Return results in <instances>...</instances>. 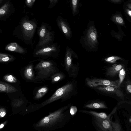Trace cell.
<instances>
[{
	"instance_id": "6da1fadb",
	"label": "cell",
	"mask_w": 131,
	"mask_h": 131,
	"mask_svg": "<svg viewBox=\"0 0 131 131\" xmlns=\"http://www.w3.org/2000/svg\"><path fill=\"white\" fill-rule=\"evenodd\" d=\"M69 106V105L64 106L51 113L36 124L35 126L39 128H50L61 122L65 117L64 111Z\"/></svg>"
},
{
	"instance_id": "7a4b0ae2",
	"label": "cell",
	"mask_w": 131,
	"mask_h": 131,
	"mask_svg": "<svg viewBox=\"0 0 131 131\" xmlns=\"http://www.w3.org/2000/svg\"><path fill=\"white\" fill-rule=\"evenodd\" d=\"M77 88V85L73 81L69 82L58 89L50 98L42 103V106L60 99H61L62 101L66 100L73 95Z\"/></svg>"
},
{
	"instance_id": "3957f363",
	"label": "cell",
	"mask_w": 131,
	"mask_h": 131,
	"mask_svg": "<svg viewBox=\"0 0 131 131\" xmlns=\"http://www.w3.org/2000/svg\"><path fill=\"white\" fill-rule=\"evenodd\" d=\"M37 72L39 77L42 78H47L54 73L56 69L53 64L51 62L42 61L35 68Z\"/></svg>"
},
{
	"instance_id": "277c9868",
	"label": "cell",
	"mask_w": 131,
	"mask_h": 131,
	"mask_svg": "<svg viewBox=\"0 0 131 131\" xmlns=\"http://www.w3.org/2000/svg\"><path fill=\"white\" fill-rule=\"evenodd\" d=\"M86 83L89 87L94 88L99 86H108L118 88L119 82V79L115 81H110L107 80L98 78H89L86 79Z\"/></svg>"
},
{
	"instance_id": "5b68a950",
	"label": "cell",
	"mask_w": 131,
	"mask_h": 131,
	"mask_svg": "<svg viewBox=\"0 0 131 131\" xmlns=\"http://www.w3.org/2000/svg\"><path fill=\"white\" fill-rule=\"evenodd\" d=\"M96 28L93 25L90 26L88 29L85 40L88 45L92 49H95L98 43L97 34Z\"/></svg>"
},
{
	"instance_id": "8992f818",
	"label": "cell",
	"mask_w": 131,
	"mask_h": 131,
	"mask_svg": "<svg viewBox=\"0 0 131 131\" xmlns=\"http://www.w3.org/2000/svg\"><path fill=\"white\" fill-rule=\"evenodd\" d=\"M94 89L102 92L114 93L119 97L124 96L122 92L119 88L108 86L101 85L94 88Z\"/></svg>"
},
{
	"instance_id": "52a82bcc",
	"label": "cell",
	"mask_w": 131,
	"mask_h": 131,
	"mask_svg": "<svg viewBox=\"0 0 131 131\" xmlns=\"http://www.w3.org/2000/svg\"><path fill=\"white\" fill-rule=\"evenodd\" d=\"M72 56L77 58L76 53L68 47H66L64 58V64L66 71L68 72L73 64Z\"/></svg>"
},
{
	"instance_id": "ba28073f",
	"label": "cell",
	"mask_w": 131,
	"mask_h": 131,
	"mask_svg": "<svg viewBox=\"0 0 131 131\" xmlns=\"http://www.w3.org/2000/svg\"><path fill=\"white\" fill-rule=\"evenodd\" d=\"M58 26L67 38L69 40L71 36V32L70 28L64 19L60 18L58 21Z\"/></svg>"
},
{
	"instance_id": "9c48e42d",
	"label": "cell",
	"mask_w": 131,
	"mask_h": 131,
	"mask_svg": "<svg viewBox=\"0 0 131 131\" xmlns=\"http://www.w3.org/2000/svg\"><path fill=\"white\" fill-rule=\"evenodd\" d=\"M0 91L1 92L10 93L17 92L18 90L15 87L10 85L5 82L1 81Z\"/></svg>"
},
{
	"instance_id": "30bf717a",
	"label": "cell",
	"mask_w": 131,
	"mask_h": 131,
	"mask_svg": "<svg viewBox=\"0 0 131 131\" xmlns=\"http://www.w3.org/2000/svg\"><path fill=\"white\" fill-rule=\"evenodd\" d=\"M123 68V66L120 64L113 65L107 69L106 74L110 76H114L119 73Z\"/></svg>"
},
{
	"instance_id": "8fae6325",
	"label": "cell",
	"mask_w": 131,
	"mask_h": 131,
	"mask_svg": "<svg viewBox=\"0 0 131 131\" xmlns=\"http://www.w3.org/2000/svg\"><path fill=\"white\" fill-rule=\"evenodd\" d=\"M85 107L92 109L105 108H107L103 103L99 101L92 102L86 105Z\"/></svg>"
},
{
	"instance_id": "7c38bea8",
	"label": "cell",
	"mask_w": 131,
	"mask_h": 131,
	"mask_svg": "<svg viewBox=\"0 0 131 131\" xmlns=\"http://www.w3.org/2000/svg\"><path fill=\"white\" fill-rule=\"evenodd\" d=\"M6 49L11 51H15L22 53L24 51L22 48L19 47L16 43H13L8 45L6 47Z\"/></svg>"
},
{
	"instance_id": "4fadbf2b",
	"label": "cell",
	"mask_w": 131,
	"mask_h": 131,
	"mask_svg": "<svg viewBox=\"0 0 131 131\" xmlns=\"http://www.w3.org/2000/svg\"><path fill=\"white\" fill-rule=\"evenodd\" d=\"M24 73L26 79L30 80L32 79L34 76V73L32 65L30 64L27 66L24 71Z\"/></svg>"
},
{
	"instance_id": "5bb4252c",
	"label": "cell",
	"mask_w": 131,
	"mask_h": 131,
	"mask_svg": "<svg viewBox=\"0 0 131 131\" xmlns=\"http://www.w3.org/2000/svg\"><path fill=\"white\" fill-rule=\"evenodd\" d=\"M79 70V64L78 63L73 64L70 68L68 73L69 76L75 78L77 75Z\"/></svg>"
},
{
	"instance_id": "9a60e30c",
	"label": "cell",
	"mask_w": 131,
	"mask_h": 131,
	"mask_svg": "<svg viewBox=\"0 0 131 131\" xmlns=\"http://www.w3.org/2000/svg\"><path fill=\"white\" fill-rule=\"evenodd\" d=\"M83 112L89 113L93 115L94 117L101 119H106L107 117L106 114L103 112L98 113L92 111H84Z\"/></svg>"
},
{
	"instance_id": "2e32d148",
	"label": "cell",
	"mask_w": 131,
	"mask_h": 131,
	"mask_svg": "<svg viewBox=\"0 0 131 131\" xmlns=\"http://www.w3.org/2000/svg\"><path fill=\"white\" fill-rule=\"evenodd\" d=\"M65 74L62 73H56L53 75L51 77V81L53 83L57 82L64 78Z\"/></svg>"
},
{
	"instance_id": "e0dca14e",
	"label": "cell",
	"mask_w": 131,
	"mask_h": 131,
	"mask_svg": "<svg viewBox=\"0 0 131 131\" xmlns=\"http://www.w3.org/2000/svg\"><path fill=\"white\" fill-rule=\"evenodd\" d=\"M48 90V89L47 87L44 86L41 88L38 91L35 98L38 99L41 98L46 93Z\"/></svg>"
},
{
	"instance_id": "ac0fdd59",
	"label": "cell",
	"mask_w": 131,
	"mask_h": 131,
	"mask_svg": "<svg viewBox=\"0 0 131 131\" xmlns=\"http://www.w3.org/2000/svg\"><path fill=\"white\" fill-rule=\"evenodd\" d=\"M78 2L79 1L78 0H72L71 1L72 12L74 16L75 15L77 12Z\"/></svg>"
},
{
	"instance_id": "d6986e66",
	"label": "cell",
	"mask_w": 131,
	"mask_h": 131,
	"mask_svg": "<svg viewBox=\"0 0 131 131\" xmlns=\"http://www.w3.org/2000/svg\"><path fill=\"white\" fill-rule=\"evenodd\" d=\"M12 57L9 55L1 53L0 54V62H1L10 61L12 60Z\"/></svg>"
},
{
	"instance_id": "ffe728a7",
	"label": "cell",
	"mask_w": 131,
	"mask_h": 131,
	"mask_svg": "<svg viewBox=\"0 0 131 131\" xmlns=\"http://www.w3.org/2000/svg\"><path fill=\"white\" fill-rule=\"evenodd\" d=\"M3 79L6 81L10 83H14L17 81L16 78L11 75H6L3 77Z\"/></svg>"
},
{
	"instance_id": "44dd1931",
	"label": "cell",
	"mask_w": 131,
	"mask_h": 131,
	"mask_svg": "<svg viewBox=\"0 0 131 131\" xmlns=\"http://www.w3.org/2000/svg\"><path fill=\"white\" fill-rule=\"evenodd\" d=\"M24 102L21 99H14L11 101V104L14 107H17L20 106Z\"/></svg>"
},
{
	"instance_id": "7402d4cb",
	"label": "cell",
	"mask_w": 131,
	"mask_h": 131,
	"mask_svg": "<svg viewBox=\"0 0 131 131\" xmlns=\"http://www.w3.org/2000/svg\"><path fill=\"white\" fill-rule=\"evenodd\" d=\"M56 49L54 48H50L49 47H47L44 48L42 50H40L36 53L37 54H45L47 53L50 52L51 51H53Z\"/></svg>"
},
{
	"instance_id": "603a6c76",
	"label": "cell",
	"mask_w": 131,
	"mask_h": 131,
	"mask_svg": "<svg viewBox=\"0 0 131 131\" xmlns=\"http://www.w3.org/2000/svg\"><path fill=\"white\" fill-rule=\"evenodd\" d=\"M125 75V71L123 68L120 70L119 73V76L120 78L119 82L118 85L119 88L122 82L124 79Z\"/></svg>"
},
{
	"instance_id": "cb8c5ba5",
	"label": "cell",
	"mask_w": 131,
	"mask_h": 131,
	"mask_svg": "<svg viewBox=\"0 0 131 131\" xmlns=\"http://www.w3.org/2000/svg\"><path fill=\"white\" fill-rule=\"evenodd\" d=\"M122 60V59L117 56H111L106 58L105 59L106 61L111 63H115L116 61L118 60Z\"/></svg>"
},
{
	"instance_id": "d4e9b609",
	"label": "cell",
	"mask_w": 131,
	"mask_h": 131,
	"mask_svg": "<svg viewBox=\"0 0 131 131\" xmlns=\"http://www.w3.org/2000/svg\"><path fill=\"white\" fill-rule=\"evenodd\" d=\"M113 20H114L115 22L121 25H123L124 24L123 19L119 16H116L113 17Z\"/></svg>"
},
{
	"instance_id": "484cf974",
	"label": "cell",
	"mask_w": 131,
	"mask_h": 131,
	"mask_svg": "<svg viewBox=\"0 0 131 131\" xmlns=\"http://www.w3.org/2000/svg\"><path fill=\"white\" fill-rule=\"evenodd\" d=\"M23 27L26 31H30L34 28L33 26L30 23L28 22L24 23L23 24Z\"/></svg>"
},
{
	"instance_id": "4316f807",
	"label": "cell",
	"mask_w": 131,
	"mask_h": 131,
	"mask_svg": "<svg viewBox=\"0 0 131 131\" xmlns=\"http://www.w3.org/2000/svg\"><path fill=\"white\" fill-rule=\"evenodd\" d=\"M8 6L7 4L3 5L0 9V14L1 15L4 14L6 12Z\"/></svg>"
},
{
	"instance_id": "83f0119b",
	"label": "cell",
	"mask_w": 131,
	"mask_h": 131,
	"mask_svg": "<svg viewBox=\"0 0 131 131\" xmlns=\"http://www.w3.org/2000/svg\"><path fill=\"white\" fill-rule=\"evenodd\" d=\"M77 109L75 106H72L70 107V113L71 115H74L77 113Z\"/></svg>"
},
{
	"instance_id": "f1b7e54d",
	"label": "cell",
	"mask_w": 131,
	"mask_h": 131,
	"mask_svg": "<svg viewBox=\"0 0 131 131\" xmlns=\"http://www.w3.org/2000/svg\"><path fill=\"white\" fill-rule=\"evenodd\" d=\"M6 114V111L3 107H1L0 110V115L1 117H3Z\"/></svg>"
},
{
	"instance_id": "f546056e",
	"label": "cell",
	"mask_w": 131,
	"mask_h": 131,
	"mask_svg": "<svg viewBox=\"0 0 131 131\" xmlns=\"http://www.w3.org/2000/svg\"><path fill=\"white\" fill-rule=\"evenodd\" d=\"M35 0H27L26 3L29 6H31L33 3L35 1Z\"/></svg>"
},
{
	"instance_id": "4dcf8cb0",
	"label": "cell",
	"mask_w": 131,
	"mask_h": 131,
	"mask_svg": "<svg viewBox=\"0 0 131 131\" xmlns=\"http://www.w3.org/2000/svg\"><path fill=\"white\" fill-rule=\"evenodd\" d=\"M126 88L128 91L129 93H131V84H128Z\"/></svg>"
},
{
	"instance_id": "1f68e13d",
	"label": "cell",
	"mask_w": 131,
	"mask_h": 131,
	"mask_svg": "<svg viewBox=\"0 0 131 131\" xmlns=\"http://www.w3.org/2000/svg\"><path fill=\"white\" fill-rule=\"evenodd\" d=\"M126 12L128 15L131 17V10L127 8L126 10Z\"/></svg>"
},
{
	"instance_id": "d6a6232c",
	"label": "cell",
	"mask_w": 131,
	"mask_h": 131,
	"mask_svg": "<svg viewBox=\"0 0 131 131\" xmlns=\"http://www.w3.org/2000/svg\"><path fill=\"white\" fill-rule=\"evenodd\" d=\"M111 1L112 2L114 3H118L121 1L120 0H112Z\"/></svg>"
},
{
	"instance_id": "836d02e7",
	"label": "cell",
	"mask_w": 131,
	"mask_h": 131,
	"mask_svg": "<svg viewBox=\"0 0 131 131\" xmlns=\"http://www.w3.org/2000/svg\"><path fill=\"white\" fill-rule=\"evenodd\" d=\"M127 6L129 9H131V3L128 4Z\"/></svg>"
},
{
	"instance_id": "e575fe53",
	"label": "cell",
	"mask_w": 131,
	"mask_h": 131,
	"mask_svg": "<svg viewBox=\"0 0 131 131\" xmlns=\"http://www.w3.org/2000/svg\"><path fill=\"white\" fill-rule=\"evenodd\" d=\"M4 123H2L1 124L0 126V128L1 129L3 128L4 126Z\"/></svg>"
},
{
	"instance_id": "d590c367",
	"label": "cell",
	"mask_w": 131,
	"mask_h": 131,
	"mask_svg": "<svg viewBox=\"0 0 131 131\" xmlns=\"http://www.w3.org/2000/svg\"><path fill=\"white\" fill-rule=\"evenodd\" d=\"M129 122L131 123V118L129 120Z\"/></svg>"
},
{
	"instance_id": "8d00e7d4",
	"label": "cell",
	"mask_w": 131,
	"mask_h": 131,
	"mask_svg": "<svg viewBox=\"0 0 131 131\" xmlns=\"http://www.w3.org/2000/svg\"></svg>"
}]
</instances>
